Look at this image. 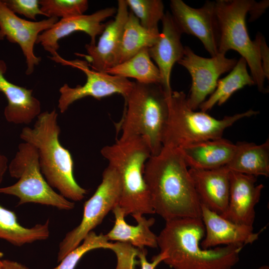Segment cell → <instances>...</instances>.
Returning <instances> with one entry per match:
<instances>
[{
    "label": "cell",
    "instance_id": "obj_29",
    "mask_svg": "<svg viewBox=\"0 0 269 269\" xmlns=\"http://www.w3.org/2000/svg\"><path fill=\"white\" fill-rule=\"evenodd\" d=\"M110 243L105 235L90 232L84 239L82 243L69 253L60 264L53 269H74L82 257L88 252L96 249H110Z\"/></svg>",
    "mask_w": 269,
    "mask_h": 269
},
{
    "label": "cell",
    "instance_id": "obj_30",
    "mask_svg": "<svg viewBox=\"0 0 269 269\" xmlns=\"http://www.w3.org/2000/svg\"><path fill=\"white\" fill-rule=\"evenodd\" d=\"M39 4L45 16L61 19L84 14L89 6L87 0H40Z\"/></svg>",
    "mask_w": 269,
    "mask_h": 269
},
{
    "label": "cell",
    "instance_id": "obj_33",
    "mask_svg": "<svg viewBox=\"0 0 269 269\" xmlns=\"http://www.w3.org/2000/svg\"><path fill=\"white\" fill-rule=\"evenodd\" d=\"M258 46L262 67L266 78L269 79V49L263 35L257 33L255 40Z\"/></svg>",
    "mask_w": 269,
    "mask_h": 269
},
{
    "label": "cell",
    "instance_id": "obj_19",
    "mask_svg": "<svg viewBox=\"0 0 269 269\" xmlns=\"http://www.w3.org/2000/svg\"><path fill=\"white\" fill-rule=\"evenodd\" d=\"M188 170L201 203L223 216L228 206L230 171L225 166Z\"/></svg>",
    "mask_w": 269,
    "mask_h": 269
},
{
    "label": "cell",
    "instance_id": "obj_4",
    "mask_svg": "<svg viewBox=\"0 0 269 269\" xmlns=\"http://www.w3.org/2000/svg\"><path fill=\"white\" fill-rule=\"evenodd\" d=\"M101 153L120 176L121 193L118 205L125 217L154 214L143 178L144 165L151 155L146 140L141 136L118 139L114 144L103 147Z\"/></svg>",
    "mask_w": 269,
    "mask_h": 269
},
{
    "label": "cell",
    "instance_id": "obj_16",
    "mask_svg": "<svg viewBox=\"0 0 269 269\" xmlns=\"http://www.w3.org/2000/svg\"><path fill=\"white\" fill-rule=\"evenodd\" d=\"M256 177L230 172V192L227 209L222 216L234 223L253 227L255 207L264 186L257 185Z\"/></svg>",
    "mask_w": 269,
    "mask_h": 269
},
{
    "label": "cell",
    "instance_id": "obj_9",
    "mask_svg": "<svg viewBox=\"0 0 269 269\" xmlns=\"http://www.w3.org/2000/svg\"><path fill=\"white\" fill-rule=\"evenodd\" d=\"M121 193L119 173L114 167L109 164L103 172L101 183L84 204L80 223L68 232L60 242L58 262L78 247L85 237L102 223L108 213L119 204Z\"/></svg>",
    "mask_w": 269,
    "mask_h": 269
},
{
    "label": "cell",
    "instance_id": "obj_35",
    "mask_svg": "<svg viewBox=\"0 0 269 269\" xmlns=\"http://www.w3.org/2000/svg\"><path fill=\"white\" fill-rule=\"evenodd\" d=\"M269 0L260 2L254 1L249 12L250 14V20L253 21L259 18L269 6Z\"/></svg>",
    "mask_w": 269,
    "mask_h": 269
},
{
    "label": "cell",
    "instance_id": "obj_31",
    "mask_svg": "<svg viewBox=\"0 0 269 269\" xmlns=\"http://www.w3.org/2000/svg\"><path fill=\"white\" fill-rule=\"evenodd\" d=\"M110 250L116 254L117 258L116 269H135V266L139 263L136 260L139 249L129 243H111Z\"/></svg>",
    "mask_w": 269,
    "mask_h": 269
},
{
    "label": "cell",
    "instance_id": "obj_6",
    "mask_svg": "<svg viewBox=\"0 0 269 269\" xmlns=\"http://www.w3.org/2000/svg\"><path fill=\"white\" fill-rule=\"evenodd\" d=\"M168 114L162 136L163 146L181 148L209 140L222 137L225 130L237 121L258 115L250 110L217 119L205 112H196L187 105L182 91H173L166 96Z\"/></svg>",
    "mask_w": 269,
    "mask_h": 269
},
{
    "label": "cell",
    "instance_id": "obj_24",
    "mask_svg": "<svg viewBox=\"0 0 269 269\" xmlns=\"http://www.w3.org/2000/svg\"><path fill=\"white\" fill-rule=\"evenodd\" d=\"M49 220L31 228L21 226L15 213L0 204V238L12 245L20 247L37 241L45 240L49 236Z\"/></svg>",
    "mask_w": 269,
    "mask_h": 269
},
{
    "label": "cell",
    "instance_id": "obj_25",
    "mask_svg": "<svg viewBox=\"0 0 269 269\" xmlns=\"http://www.w3.org/2000/svg\"><path fill=\"white\" fill-rule=\"evenodd\" d=\"M247 66L245 59L241 57L231 72L224 78L218 81L214 91L199 106L201 111L206 113L216 104L221 106L237 91L246 86L255 85L253 77L248 72Z\"/></svg>",
    "mask_w": 269,
    "mask_h": 269
},
{
    "label": "cell",
    "instance_id": "obj_37",
    "mask_svg": "<svg viewBox=\"0 0 269 269\" xmlns=\"http://www.w3.org/2000/svg\"><path fill=\"white\" fill-rule=\"evenodd\" d=\"M8 166L7 157L0 152V184L2 181L5 172L8 170Z\"/></svg>",
    "mask_w": 269,
    "mask_h": 269
},
{
    "label": "cell",
    "instance_id": "obj_1",
    "mask_svg": "<svg viewBox=\"0 0 269 269\" xmlns=\"http://www.w3.org/2000/svg\"><path fill=\"white\" fill-rule=\"evenodd\" d=\"M187 167L179 148L164 146L144 165L143 178L152 207L165 221L201 219V203Z\"/></svg>",
    "mask_w": 269,
    "mask_h": 269
},
{
    "label": "cell",
    "instance_id": "obj_13",
    "mask_svg": "<svg viewBox=\"0 0 269 269\" xmlns=\"http://www.w3.org/2000/svg\"><path fill=\"white\" fill-rule=\"evenodd\" d=\"M58 20L56 17H49L39 21L22 19L0 0V39L5 38L9 42L19 45L25 58L26 75H31L41 60L34 52L38 36Z\"/></svg>",
    "mask_w": 269,
    "mask_h": 269
},
{
    "label": "cell",
    "instance_id": "obj_15",
    "mask_svg": "<svg viewBox=\"0 0 269 269\" xmlns=\"http://www.w3.org/2000/svg\"><path fill=\"white\" fill-rule=\"evenodd\" d=\"M117 12V8L109 7L99 10L91 14L61 19L51 28L38 36L36 44H40L45 50L50 53L52 57L58 54V41L76 31H82L91 38L90 44H96V37L101 34L106 23L102 22L107 18L113 16Z\"/></svg>",
    "mask_w": 269,
    "mask_h": 269
},
{
    "label": "cell",
    "instance_id": "obj_34",
    "mask_svg": "<svg viewBox=\"0 0 269 269\" xmlns=\"http://www.w3.org/2000/svg\"><path fill=\"white\" fill-rule=\"evenodd\" d=\"M139 252L137 257L139 259V263L140 269H155L156 267L167 258L164 252H160L159 254L152 258V262H148L146 259L147 250L144 248H138Z\"/></svg>",
    "mask_w": 269,
    "mask_h": 269
},
{
    "label": "cell",
    "instance_id": "obj_18",
    "mask_svg": "<svg viewBox=\"0 0 269 269\" xmlns=\"http://www.w3.org/2000/svg\"><path fill=\"white\" fill-rule=\"evenodd\" d=\"M161 21L162 32L155 43L148 48V53L159 69L161 85L167 96L172 92L170 77L173 66L183 56L184 47L181 42L182 33L169 11L164 13Z\"/></svg>",
    "mask_w": 269,
    "mask_h": 269
},
{
    "label": "cell",
    "instance_id": "obj_2",
    "mask_svg": "<svg viewBox=\"0 0 269 269\" xmlns=\"http://www.w3.org/2000/svg\"><path fill=\"white\" fill-rule=\"evenodd\" d=\"M205 234L201 219L182 218L166 221L157 236V247L174 269H232L239 262L243 246L229 245L204 249Z\"/></svg>",
    "mask_w": 269,
    "mask_h": 269
},
{
    "label": "cell",
    "instance_id": "obj_36",
    "mask_svg": "<svg viewBox=\"0 0 269 269\" xmlns=\"http://www.w3.org/2000/svg\"><path fill=\"white\" fill-rule=\"evenodd\" d=\"M0 269H29L25 266L15 261L3 260L2 266Z\"/></svg>",
    "mask_w": 269,
    "mask_h": 269
},
{
    "label": "cell",
    "instance_id": "obj_38",
    "mask_svg": "<svg viewBox=\"0 0 269 269\" xmlns=\"http://www.w3.org/2000/svg\"><path fill=\"white\" fill-rule=\"evenodd\" d=\"M257 269H269V267L267 265H264L259 267Z\"/></svg>",
    "mask_w": 269,
    "mask_h": 269
},
{
    "label": "cell",
    "instance_id": "obj_5",
    "mask_svg": "<svg viewBox=\"0 0 269 269\" xmlns=\"http://www.w3.org/2000/svg\"><path fill=\"white\" fill-rule=\"evenodd\" d=\"M126 107L121 120L116 124L121 134L119 139L136 136L143 137L151 155L158 154L162 145V136L167 122V97L160 84H144L134 82L125 98Z\"/></svg>",
    "mask_w": 269,
    "mask_h": 269
},
{
    "label": "cell",
    "instance_id": "obj_27",
    "mask_svg": "<svg viewBox=\"0 0 269 269\" xmlns=\"http://www.w3.org/2000/svg\"><path fill=\"white\" fill-rule=\"evenodd\" d=\"M160 35L159 30L143 27L138 18L130 11L124 27L119 63L130 59L142 49L150 48Z\"/></svg>",
    "mask_w": 269,
    "mask_h": 269
},
{
    "label": "cell",
    "instance_id": "obj_28",
    "mask_svg": "<svg viewBox=\"0 0 269 269\" xmlns=\"http://www.w3.org/2000/svg\"><path fill=\"white\" fill-rule=\"evenodd\" d=\"M128 7L141 25L151 30H158V23L164 16V4L160 0H126Z\"/></svg>",
    "mask_w": 269,
    "mask_h": 269
},
{
    "label": "cell",
    "instance_id": "obj_7",
    "mask_svg": "<svg viewBox=\"0 0 269 269\" xmlns=\"http://www.w3.org/2000/svg\"><path fill=\"white\" fill-rule=\"evenodd\" d=\"M253 0H217L215 14L219 28L218 53L226 54L230 50L237 51L244 58L259 91L267 92L258 44L251 40L246 17Z\"/></svg>",
    "mask_w": 269,
    "mask_h": 269
},
{
    "label": "cell",
    "instance_id": "obj_21",
    "mask_svg": "<svg viewBox=\"0 0 269 269\" xmlns=\"http://www.w3.org/2000/svg\"><path fill=\"white\" fill-rule=\"evenodd\" d=\"M178 148L190 168L212 169L226 165L233 158L237 145L222 137Z\"/></svg>",
    "mask_w": 269,
    "mask_h": 269
},
{
    "label": "cell",
    "instance_id": "obj_17",
    "mask_svg": "<svg viewBox=\"0 0 269 269\" xmlns=\"http://www.w3.org/2000/svg\"><path fill=\"white\" fill-rule=\"evenodd\" d=\"M201 220L205 234L201 242L204 249L220 245H239L244 247L258 240L260 232L255 233L253 227L237 224L211 211L203 204Z\"/></svg>",
    "mask_w": 269,
    "mask_h": 269
},
{
    "label": "cell",
    "instance_id": "obj_3",
    "mask_svg": "<svg viewBox=\"0 0 269 269\" xmlns=\"http://www.w3.org/2000/svg\"><path fill=\"white\" fill-rule=\"evenodd\" d=\"M58 116L55 109L41 113L32 128L22 129L20 137L36 148L41 171L49 185L68 200L81 201L87 191L76 182L71 154L60 142Z\"/></svg>",
    "mask_w": 269,
    "mask_h": 269
},
{
    "label": "cell",
    "instance_id": "obj_14",
    "mask_svg": "<svg viewBox=\"0 0 269 269\" xmlns=\"http://www.w3.org/2000/svg\"><path fill=\"white\" fill-rule=\"evenodd\" d=\"M126 0L118 1V8L114 20L106 23L97 45H85L87 54L84 56L93 70L105 72L119 63L123 32L129 10Z\"/></svg>",
    "mask_w": 269,
    "mask_h": 269
},
{
    "label": "cell",
    "instance_id": "obj_11",
    "mask_svg": "<svg viewBox=\"0 0 269 269\" xmlns=\"http://www.w3.org/2000/svg\"><path fill=\"white\" fill-rule=\"evenodd\" d=\"M237 62L236 59L220 53L211 58L203 57L184 46L183 55L177 63L187 69L192 79L190 94L186 97L188 106L194 111L199 108L214 91L219 77L232 70Z\"/></svg>",
    "mask_w": 269,
    "mask_h": 269
},
{
    "label": "cell",
    "instance_id": "obj_20",
    "mask_svg": "<svg viewBox=\"0 0 269 269\" xmlns=\"http://www.w3.org/2000/svg\"><path fill=\"white\" fill-rule=\"evenodd\" d=\"M7 69L5 62L0 59V91L7 99L4 110L6 120L15 124L28 125L41 112V104L32 95L33 90L15 85L4 77Z\"/></svg>",
    "mask_w": 269,
    "mask_h": 269
},
{
    "label": "cell",
    "instance_id": "obj_39",
    "mask_svg": "<svg viewBox=\"0 0 269 269\" xmlns=\"http://www.w3.org/2000/svg\"><path fill=\"white\" fill-rule=\"evenodd\" d=\"M2 266V260L0 259V269H1Z\"/></svg>",
    "mask_w": 269,
    "mask_h": 269
},
{
    "label": "cell",
    "instance_id": "obj_26",
    "mask_svg": "<svg viewBox=\"0 0 269 269\" xmlns=\"http://www.w3.org/2000/svg\"><path fill=\"white\" fill-rule=\"evenodd\" d=\"M105 73L128 79L144 84H161V77L157 67L153 63L148 48H144L130 59L117 64Z\"/></svg>",
    "mask_w": 269,
    "mask_h": 269
},
{
    "label": "cell",
    "instance_id": "obj_23",
    "mask_svg": "<svg viewBox=\"0 0 269 269\" xmlns=\"http://www.w3.org/2000/svg\"><path fill=\"white\" fill-rule=\"evenodd\" d=\"M236 152L225 166L231 171L258 176H269V139L257 145L238 142Z\"/></svg>",
    "mask_w": 269,
    "mask_h": 269
},
{
    "label": "cell",
    "instance_id": "obj_12",
    "mask_svg": "<svg viewBox=\"0 0 269 269\" xmlns=\"http://www.w3.org/2000/svg\"><path fill=\"white\" fill-rule=\"evenodd\" d=\"M215 1H207L200 8H193L181 0H171V14L182 33L198 38L211 57L218 53L219 28Z\"/></svg>",
    "mask_w": 269,
    "mask_h": 269
},
{
    "label": "cell",
    "instance_id": "obj_22",
    "mask_svg": "<svg viewBox=\"0 0 269 269\" xmlns=\"http://www.w3.org/2000/svg\"><path fill=\"white\" fill-rule=\"evenodd\" d=\"M115 221L112 229L105 235L109 241L129 243L137 248L157 247V236L151 230L150 227L155 223V219H147L143 215L136 214L132 216L137 225H129L125 220L123 210L118 204L112 210Z\"/></svg>",
    "mask_w": 269,
    "mask_h": 269
},
{
    "label": "cell",
    "instance_id": "obj_8",
    "mask_svg": "<svg viewBox=\"0 0 269 269\" xmlns=\"http://www.w3.org/2000/svg\"><path fill=\"white\" fill-rule=\"evenodd\" d=\"M8 170L10 175L18 180L0 187V193L18 197V205L33 203L66 211L74 208V202L57 193L47 183L41 171L37 151L31 144L23 141L18 145Z\"/></svg>",
    "mask_w": 269,
    "mask_h": 269
},
{
    "label": "cell",
    "instance_id": "obj_10",
    "mask_svg": "<svg viewBox=\"0 0 269 269\" xmlns=\"http://www.w3.org/2000/svg\"><path fill=\"white\" fill-rule=\"evenodd\" d=\"M50 59L64 66H69L83 72L86 81L83 85L70 87L64 84L59 89L60 97L58 108L61 113L66 112L75 101L90 96L97 99L114 94H120L125 98L131 92L134 84L127 78L112 75L90 69L88 62L79 59L67 60L59 54Z\"/></svg>",
    "mask_w": 269,
    "mask_h": 269
},
{
    "label": "cell",
    "instance_id": "obj_32",
    "mask_svg": "<svg viewBox=\"0 0 269 269\" xmlns=\"http://www.w3.org/2000/svg\"><path fill=\"white\" fill-rule=\"evenodd\" d=\"M5 5L14 13L36 20L37 15H45L40 9L38 0H3Z\"/></svg>",
    "mask_w": 269,
    "mask_h": 269
}]
</instances>
